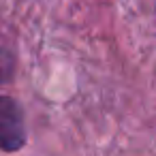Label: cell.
Masks as SVG:
<instances>
[{"mask_svg": "<svg viewBox=\"0 0 156 156\" xmlns=\"http://www.w3.org/2000/svg\"><path fill=\"white\" fill-rule=\"evenodd\" d=\"M28 130L22 105L11 96H0V150L17 152L26 145Z\"/></svg>", "mask_w": 156, "mask_h": 156, "instance_id": "1", "label": "cell"}, {"mask_svg": "<svg viewBox=\"0 0 156 156\" xmlns=\"http://www.w3.org/2000/svg\"><path fill=\"white\" fill-rule=\"evenodd\" d=\"M15 69V56L11 47L0 39V81H9Z\"/></svg>", "mask_w": 156, "mask_h": 156, "instance_id": "2", "label": "cell"}]
</instances>
